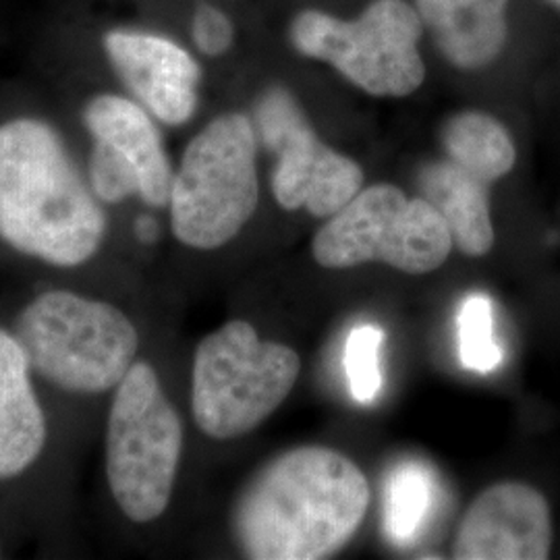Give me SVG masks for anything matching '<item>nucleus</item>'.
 <instances>
[{
	"instance_id": "obj_1",
	"label": "nucleus",
	"mask_w": 560,
	"mask_h": 560,
	"mask_svg": "<svg viewBox=\"0 0 560 560\" xmlns=\"http://www.w3.org/2000/svg\"><path fill=\"white\" fill-rule=\"evenodd\" d=\"M113 219L59 129L0 122V256L57 277L94 270L117 245Z\"/></svg>"
},
{
	"instance_id": "obj_2",
	"label": "nucleus",
	"mask_w": 560,
	"mask_h": 560,
	"mask_svg": "<svg viewBox=\"0 0 560 560\" xmlns=\"http://www.w3.org/2000/svg\"><path fill=\"white\" fill-rule=\"evenodd\" d=\"M370 483L339 451L305 444L266 460L231 509L245 559L318 560L342 550L370 509Z\"/></svg>"
},
{
	"instance_id": "obj_3",
	"label": "nucleus",
	"mask_w": 560,
	"mask_h": 560,
	"mask_svg": "<svg viewBox=\"0 0 560 560\" xmlns=\"http://www.w3.org/2000/svg\"><path fill=\"white\" fill-rule=\"evenodd\" d=\"M7 322L50 397L104 407L143 358L136 316L98 289L48 280L30 289Z\"/></svg>"
},
{
	"instance_id": "obj_4",
	"label": "nucleus",
	"mask_w": 560,
	"mask_h": 560,
	"mask_svg": "<svg viewBox=\"0 0 560 560\" xmlns=\"http://www.w3.org/2000/svg\"><path fill=\"white\" fill-rule=\"evenodd\" d=\"M102 486L117 520L161 521L175 497L185 425L159 368L145 355L102 407Z\"/></svg>"
},
{
	"instance_id": "obj_5",
	"label": "nucleus",
	"mask_w": 560,
	"mask_h": 560,
	"mask_svg": "<svg viewBox=\"0 0 560 560\" xmlns=\"http://www.w3.org/2000/svg\"><path fill=\"white\" fill-rule=\"evenodd\" d=\"M295 349L261 339L252 322H224L198 342L191 361V420L210 441L229 442L258 430L300 378Z\"/></svg>"
},
{
	"instance_id": "obj_6",
	"label": "nucleus",
	"mask_w": 560,
	"mask_h": 560,
	"mask_svg": "<svg viewBox=\"0 0 560 560\" xmlns=\"http://www.w3.org/2000/svg\"><path fill=\"white\" fill-rule=\"evenodd\" d=\"M254 120L226 113L187 143L168 198L171 235L191 252H219L237 240L260 201Z\"/></svg>"
},
{
	"instance_id": "obj_7",
	"label": "nucleus",
	"mask_w": 560,
	"mask_h": 560,
	"mask_svg": "<svg viewBox=\"0 0 560 560\" xmlns=\"http://www.w3.org/2000/svg\"><path fill=\"white\" fill-rule=\"evenodd\" d=\"M453 235L441 214L423 200L407 198L399 187L378 183L361 187L312 241L322 268L347 270L382 261L405 275L439 270L453 249Z\"/></svg>"
},
{
	"instance_id": "obj_8",
	"label": "nucleus",
	"mask_w": 560,
	"mask_h": 560,
	"mask_svg": "<svg viewBox=\"0 0 560 560\" xmlns=\"http://www.w3.org/2000/svg\"><path fill=\"white\" fill-rule=\"evenodd\" d=\"M423 21L405 0H376L360 20L305 11L291 27L301 55L335 65L372 96H409L425 78L420 55Z\"/></svg>"
},
{
	"instance_id": "obj_9",
	"label": "nucleus",
	"mask_w": 560,
	"mask_h": 560,
	"mask_svg": "<svg viewBox=\"0 0 560 560\" xmlns=\"http://www.w3.org/2000/svg\"><path fill=\"white\" fill-rule=\"evenodd\" d=\"M154 120L140 102L119 94L85 102L81 122L92 140L85 175L108 210L129 200L150 210L168 206L175 168Z\"/></svg>"
},
{
	"instance_id": "obj_10",
	"label": "nucleus",
	"mask_w": 560,
	"mask_h": 560,
	"mask_svg": "<svg viewBox=\"0 0 560 560\" xmlns=\"http://www.w3.org/2000/svg\"><path fill=\"white\" fill-rule=\"evenodd\" d=\"M256 136L277 154L272 173V194L284 210L305 208L316 219H330L363 187L360 164L314 133L295 98L270 88L258 104L254 117Z\"/></svg>"
},
{
	"instance_id": "obj_11",
	"label": "nucleus",
	"mask_w": 560,
	"mask_h": 560,
	"mask_svg": "<svg viewBox=\"0 0 560 560\" xmlns=\"http://www.w3.org/2000/svg\"><path fill=\"white\" fill-rule=\"evenodd\" d=\"M46 393L7 318H0V492L36 480L52 459L55 423Z\"/></svg>"
},
{
	"instance_id": "obj_12",
	"label": "nucleus",
	"mask_w": 560,
	"mask_h": 560,
	"mask_svg": "<svg viewBox=\"0 0 560 560\" xmlns=\"http://www.w3.org/2000/svg\"><path fill=\"white\" fill-rule=\"evenodd\" d=\"M552 550L550 504L525 481L492 483L463 515L453 559L544 560Z\"/></svg>"
},
{
	"instance_id": "obj_13",
	"label": "nucleus",
	"mask_w": 560,
	"mask_h": 560,
	"mask_svg": "<svg viewBox=\"0 0 560 560\" xmlns=\"http://www.w3.org/2000/svg\"><path fill=\"white\" fill-rule=\"evenodd\" d=\"M113 69L131 98L164 125H183L200 101V67L194 57L154 34L115 30L104 38Z\"/></svg>"
},
{
	"instance_id": "obj_14",
	"label": "nucleus",
	"mask_w": 560,
	"mask_h": 560,
	"mask_svg": "<svg viewBox=\"0 0 560 560\" xmlns=\"http://www.w3.org/2000/svg\"><path fill=\"white\" fill-rule=\"evenodd\" d=\"M509 0H418V13L444 57L460 69H480L506 42Z\"/></svg>"
},
{
	"instance_id": "obj_15",
	"label": "nucleus",
	"mask_w": 560,
	"mask_h": 560,
	"mask_svg": "<svg viewBox=\"0 0 560 560\" xmlns=\"http://www.w3.org/2000/svg\"><path fill=\"white\" fill-rule=\"evenodd\" d=\"M421 198L446 222L460 254L481 258L494 247L488 185L453 161L434 162L420 173Z\"/></svg>"
},
{
	"instance_id": "obj_16",
	"label": "nucleus",
	"mask_w": 560,
	"mask_h": 560,
	"mask_svg": "<svg viewBox=\"0 0 560 560\" xmlns=\"http://www.w3.org/2000/svg\"><path fill=\"white\" fill-rule=\"evenodd\" d=\"M442 145L448 161L486 183L509 175L517 161L515 143L501 120L478 110L459 113L446 120Z\"/></svg>"
},
{
	"instance_id": "obj_17",
	"label": "nucleus",
	"mask_w": 560,
	"mask_h": 560,
	"mask_svg": "<svg viewBox=\"0 0 560 560\" xmlns=\"http://www.w3.org/2000/svg\"><path fill=\"white\" fill-rule=\"evenodd\" d=\"M430 476L420 465H402L388 481L386 529L390 538L411 540L425 520L432 504Z\"/></svg>"
},
{
	"instance_id": "obj_18",
	"label": "nucleus",
	"mask_w": 560,
	"mask_h": 560,
	"mask_svg": "<svg viewBox=\"0 0 560 560\" xmlns=\"http://www.w3.org/2000/svg\"><path fill=\"white\" fill-rule=\"evenodd\" d=\"M457 326L463 365L478 374L494 372L502 363V349L494 340L490 300L486 295H471L463 301Z\"/></svg>"
},
{
	"instance_id": "obj_19",
	"label": "nucleus",
	"mask_w": 560,
	"mask_h": 560,
	"mask_svg": "<svg viewBox=\"0 0 560 560\" xmlns=\"http://www.w3.org/2000/svg\"><path fill=\"white\" fill-rule=\"evenodd\" d=\"M384 332L376 324H360L345 347V372L349 393L360 405L374 402L382 390L381 349Z\"/></svg>"
},
{
	"instance_id": "obj_20",
	"label": "nucleus",
	"mask_w": 560,
	"mask_h": 560,
	"mask_svg": "<svg viewBox=\"0 0 560 560\" xmlns=\"http://www.w3.org/2000/svg\"><path fill=\"white\" fill-rule=\"evenodd\" d=\"M194 42L208 57L224 55L233 44V25L219 9L201 4L194 18Z\"/></svg>"
},
{
	"instance_id": "obj_21",
	"label": "nucleus",
	"mask_w": 560,
	"mask_h": 560,
	"mask_svg": "<svg viewBox=\"0 0 560 560\" xmlns=\"http://www.w3.org/2000/svg\"><path fill=\"white\" fill-rule=\"evenodd\" d=\"M131 241L138 245V247H154L162 237L161 222L156 217H152L150 212H143L138 214L133 221H131Z\"/></svg>"
},
{
	"instance_id": "obj_22",
	"label": "nucleus",
	"mask_w": 560,
	"mask_h": 560,
	"mask_svg": "<svg viewBox=\"0 0 560 560\" xmlns=\"http://www.w3.org/2000/svg\"><path fill=\"white\" fill-rule=\"evenodd\" d=\"M4 557V540H2V536H0V559Z\"/></svg>"
},
{
	"instance_id": "obj_23",
	"label": "nucleus",
	"mask_w": 560,
	"mask_h": 560,
	"mask_svg": "<svg viewBox=\"0 0 560 560\" xmlns=\"http://www.w3.org/2000/svg\"><path fill=\"white\" fill-rule=\"evenodd\" d=\"M548 2H550L552 7H557V9L560 11V0H548Z\"/></svg>"
}]
</instances>
